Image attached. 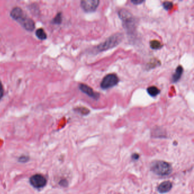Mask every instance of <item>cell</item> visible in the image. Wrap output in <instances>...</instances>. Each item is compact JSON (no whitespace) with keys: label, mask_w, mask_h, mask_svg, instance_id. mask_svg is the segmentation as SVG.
I'll return each mask as SVG.
<instances>
[{"label":"cell","mask_w":194,"mask_h":194,"mask_svg":"<svg viewBox=\"0 0 194 194\" xmlns=\"http://www.w3.org/2000/svg\"><path fill=\"white\" fill-rule=\"evenodd\" d=\"M118 15L127 33L129 34L134 33L136 28V21L131 13L125 9H121L119 10Z\"/></svg>","instance_id":"1"},{"label":"cell","mask_w":194,"mask_h":194,"mask_svg":"<svg viewBox=\"0 0 194 194\" xmlns=\"http://www.w3.org/2000/svg\"><path fill=\"white\" fill-rule=\"evenodd\" d=\"M123 39V35L118 33L109 37L108 39L102 44H99L96 47V50L97 52H102L108 50L113 49L120 44Z\"/></svg>","instance_id":"2"},{"label":"cell","mask_w":194,"mask_h":194,"mask_svg":"<svg viewBox=\"0 0 194 194\" xmlns=\"http://www.w3.org/2000/svg\"><path fill=\"white\" fill-rule=\"evenodd\" d=\"M151 170L158 175L166 176L170 174L172 171L171 166L165 161H156L151 165Z\"/></svg>","instance_id":"3"},{"label":"cell","mask_w":194,"mask_h":194,"mask_svg":"<svg viewBox=\"0 0 194 194\" xmlns=\"http://www.w3.org/2000/svg\"><path fill=\"white\" fill-rule=\"evenodd\" d=\"M119 82V79L115 74L110 73L103 78L100 86L103 89H107L116 86Z\"/></svg>","instance_id":"4"},{"label":"cell","mask_w":194,"mask_h":194,"mask_svg":"<svg viewBox=\"0 0 194 194\" xmlns=\"http://www.w3.org/2000/svg\"><path fill=\"white\" fill-rule=\"evenodd\" d=\"M99 4V0H83L81 1L80 6L84 11L91 13L96 10Z\"/></svg>","instance_id":"5"},{"label":"cell","mask_w":194,"mask_h":194,"mask_svg":"<svg viewBox=\"0 0 194 194\" xmlns=\"http://www.w3.org/2000/svg\"><path fill=\"white\" fill-rule=\"evenodd\" d=\"M30 182L35 188L40 189L46 186L47 183V180L42 175L35 174L30 178Z\"/></svg>","instance_id":"6"},{"label":"cell","mask_w":194,"mask_h":194,"mask_svg":"<svg viewBox=\"0 0 194 194\" xmlns=\"http://www.w3.org/2000/svg\"><path fill=\"white\" fill-rule=\"evenodd\" d=\"M18 22L21 24L24 29L29 31H33L35 27L34 21L29 17H27L26 15H25Z\"/></svg>","instance_id":"7"},{"label":"cell","mask_w":194,"mask_h":194,"mask_svg":"<svg viewBox=\"0 0 194 194\" xmlns=\"http://www.w3.org/2000/svg\"><path fill=\"white\" fill-rule=\"evenodd\" d=\"M79 88L82 92L87 95L88 96L91 97L92 99L96 100H97L99 99L100 94L97 92H94L92 88L89 87L87 85L84 84H80L79 86Z\"/></svg>","instance_id":"8"},{"label":"cell","mask_w":194,"mask_h":194,"mask_svg":"<svg viewBox=\"0 0 194 194\" xmlns=\"http://www.w3.org/2000/svg\"><path fill=\"white\" fill-rule=\"evenodd\" d=\"M25 15L24 11L20 7L14 8L10 13L11 18L17 22L22 19Z\"/></svg>","instance_id":"9"},{"label":"cell","mask_w":194,"mask_h":194,"mask_svg":"<svg viewBox=\"0 0 194 194\" xmlns=\"http://www.w3.org/2000/svg\"><path fill=\"white\" fill-rule=\"evenodd\" d=\"M172 188V184L169 181H165L160 183L158 187V191L160 193H166L170 191Z\"/></svg>","instance_id":"10"},{"label":"cell","mask_w":194,"mask_h":194,"mask_svg":"<svg viewBox=\"0 0 194 194\" xmlns=\"http://www.w3.org/2000/svg\"><path fill=\"white\" fill-rule=\"evenodd\" d=\"M183 73V68L181 66H179L177 68H176L174 73L172 76V80H171L172 82H178L179 80L181 78Z\"/></svg>","instance_id":"11"},{"label":"cell","mask_w":194,"mask_h":194,"mask_svg":"<svg viewBox=\"0 0 194 194\" xmlns=\"http://www.w3.org/2000/svg\"><path fill=\"white\" fill-rule=\"evenodd\" d=\"M147 92L151 96L155 97L160 93V91L158 88L155 86H151L147 88Z\"/></svg>","instance_id":"12"},{"label":"cell","mask_w":194,"mask_h":194,"mask_svg":"<svg viewBox=\"0 0 194 194\" xmlns=\"http://www.w3.org/2000/svg\"><path fill=\"white\" fill-rule=\"evenodd\" d=\"M35 35L39 40H44L47 39V34L42 28H39L36 30Z\"/></svg>","instance_id":"13"},{"label":"cell","mask_w":194,"mask_h":194,"mask_svg":"<svg viewBox=\"0 0 194 194\" xmlns=\"http://www.w3.org/2000/svg\"><path fill=\"white\" fill-rule=\"evenodd\" d=\"M150 46L151 49L153 50H160L163 47V45L160 41L153 40L150 42Z\"/></svg>","instance_id":"14"},{"label":"cell","mask_w":194,"mask_h":194,"mask_svg":"<svg viewBox=\"0 0 194 194\" xmlns=\"http://www.w3.org/2000/svg\"><path fill=\"white\" fill-rule=\"evenodd\" d=\"M62 22V13H58L54 17L51 21V24H61Z\"/></svg>","instance_id":"15"},{"label":"cell","mask_w":194,"mask_h":194,"mask_svg":"<svg viewBox=\"0 0 194 194\" xmlns=\"http://www.w3.org/2000/svg\"><path fill=\"white\" fill-rule=\"evenodd\" d=\"M160 62H159L158 60L154 59V60H153L151 62H150V63L147 64V68L151 69V68H154L155 67L158 66L160 65Z\"/></svg>","instance_id":"16"},{"label":"cell","mask_w":194,"mask_h":194,"mask_svg":"<svg viewBox=\"0 0 194 194\" xmlns=\"http://www.w3.org/2000/svg\"><path fill=\"white\" fill-rule=\"evenodd\" d=\"M75 111L80 113V114H82V115H86L89 113V111L88 109L87 108H84V107L77 108L75 109Z\"/></svg>","instance_id":"17"},{"label":"cell","mask_w":194,"mask_h":194,"mask_svg":"<svg viewBox=\"0 0 194 194\" xmlns=\"http://www.w3.org/2000/svg\"><path fill=\"white\" fill-rule=\"evenodd\" d=\"M163 7L165 9V10H170L172 9L173 7V2H170V1H166L163 3Z\"/></svg>","instance_id":"18"},{"label":"cell","mask_w":194,"mask_h":194,"mask_svg":"<svg viewBox=\"0 0 194 194\" xmlns=\"http://www.w3.org/2000/svg\"><path fill=\"white\" fill-rule=\"evenodd\" d=\"M29 157L24 155V156L20 157L19 159H18V161L20 162H22V163L24 162H24H27L29 160Z\"/></svg>","instance_id":"19"},{"label":"cell","mask_w":194,"mask_h":194,"mask_svg":"<svg viewBox=\"0 0 194 194\" xmlns=\"http://www.w3.org/2000/svg\"><path fill=\"white\" fill-rule=\"evenodd\" d=\"M4 87H3V86L2 84V82H0V100H1V99L4 96Z\"/></svg>","instance_id":"20"},{"label":"cell","mask_w":194,"mask_h":194,"mask_svg":"<svg viewBox=\"0 0 194 194\" xmlns=\"http://www.w3.org/2000/svg\"><path fill=\"white\" fill-rule=\"evenodd\" d=\"M144 1L143 0H131V2L134 5H140L142 4Z\"/></svg>","instance_id":"21"}]
</instances>
